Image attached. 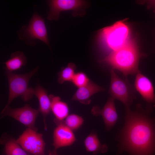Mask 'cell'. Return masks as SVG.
<instances>
[{
  "instance_id": "obj_1",
  "label": "cell",
  "mask_w": 155,
  "mask_h": 155,
  "mask_svg": "<svg viewBox=\"0 0 155 155\" xmlns=\"http://www.w3.org/2000/svg\"><path fill=\"white\" fill-rule=\"evenodd\" d=\"M125 123L117 136V154L126 152L129 155H155V115L140 104L135 110L125 108Z\"/></svg>"
},
{
  "instance_id": "obj_2",
  "label": "cell",
  "mask_w": 155,
  "mask_h": 155,
  "mask_svg": "<svg viewBox=\"0 0 155 155\" xmlns=\"http://www.w3.org/2000/svg\"><path fill=\"white\" fill-rule=\"evenodd\" d=\"M141 56L136 45L129 41L122 48L113 51L102 61L126 76L136 74L139 71L138 65Z\"/></svg>"
},
{
  "instance_id": "obj_3",
  "label": "cell",
  "mask_w": 155,
  "mask_h": 155,
  "mask_svg": "<svg viewBox=\"0 0 155 155\" xmlns=\"http://www.w3.org/2000/svg\"><path fill=\"white\" fill-rule=\"evenodd\" d=\"M39 66H37L29 72L18 74L6 70L5 75L8 83L9 94L7 102L3 109L9 106L13 100L19 96L25 102L32 99L34 94V88L28 86L29 81L38 71Z\"/></svg>"
},
{
  "instance_id": "obj_4",
  "label": "cell",
  "mask_w": 155,
  "mask_h": 155,
  "mask_svg": "<svg viewBox=\"0 0 155 155\" xmlns=\"http://www.w3.org/2000/svg\"><path fill=\"white\" fill-rule=\"evenodd\" d=\"M19 40L26 45L34 46L36 40L41 41L50 48V44L44 19L35 11L33 14L28 25H24L17 32Z\"/></svg>"
},
{
  "instance_id": "obj_5",
  "label": "cell",
  "mask_w": 155,
  "mask_h": 155,
  "mask_svg": "<svg viewBox=\"0 0 155 155\" xmlns=\"http://www.w3.org/2000/svg\"><path fill=\"white\" fill-rule=\"evenodd\" d=\"M129 30L123 22L118 21L102 29L99 37L104 44L113 51L125 45L128 42Z\"/></svg>"
},
{
  "instance_id": "obj_6",
  "label": "cell",
  "mask_w": 155,
  "mask_h": 155,
  "mask_svg": "<svg viewBox=\"0 0 155 155\" xmlns=\"http://www.w3.org/2000/svg\"><path fill=\"white\" fill-rule=\"evenodd\" d=\"M111 82L108 91L111 96L117 99L124 105L125 108H130L135 98L134 89L127 79L119 77L114 69L111 71Z\"/></svg>"
},
{
  "instance_id": "obj_7",
  "label": "cell",
  "mask_w": 155,
  "mask_h": 155,
  "mask_svg": "<svg viewBox=\"0 0 155 155\" xmlns=\"http://www.w3.org/2000/svg\"><path fill=\"white\" fill-rule=\"evenodd\" d=\"M46 2L49 8L47 18L50 21L58 20L60 13L66 11H72L75 16H82L87 4L86 1L80 0H50Z\"/></svg>"
},
{
  "instance_id": "obj_8",
  "label": "cell",
  "mask_w": 155,
  "mask_h": 155,
  "mask_svg": "<svg viewBox=\"0 0 155 155\" xmlns=\"http://www.w3.org/2000/svg\"><path fill=\"white\" fill-rule=\"evenodd\" d=\"M26 152L33 155H45L46 145L41 133L37 130L27 128L16 140Z\"/></svg>"
},
{
  "instance_id": "obj_9",
  "label": "cell",
  "mask_w": 155,
  "mask_h": 155,
  "mask_svg": "<svg viewBox=\"0 0 155 155\" xmlns=\"http://www.w3.org/2000/svg\"><path fill=\"white\" fill-rule=\"evenodd\" d=\"M40 112L38 109H34L29 104L23 107L12 108L9 106L3 109L1 113L2 118L9 116L17 120L27 128L37 130L35 127L36 118Z\"/></svg>"
},
{
  "instance_id": "obj_10",
  "label": "cell",
  "mask_w": 155,
  "mask_h": 155,
  "mask_svg": "<svg viewBox=\"0 0 155 155\" xmlns=\"http://www.w3.org/2000/svg\"><path fill=\"white\" fill-rule=\"evenodd\" d=\"M135 87L146 103V109L151 113L155 108L154 88L151 80L139 71L136 74Z\"/></svg>"
},
{
  "instance_id": "obj_11",
  "label": "cell",
  "mask_w": 155,
  "mask_h": 155,
  "mask_svg": "<svg viewBox=\"0 0 155 155\" xmlns=\"http://www.w3.org/2000/svg\"><path fill=\"white\" fill-rule=\"evenodd\" d=\"M54 121L57 124L53 132V145L55 150L72 145L76 140L73 131L62 121Z\"/></svg>"
},
{
  "instance_id": "obj_12",
  "label": "cell",
  "mask_w": 155,
  "mask_h": 155,
  "mask_svg": "<svg viewBox=\"0 0 155 155\" xmlns=\"http://www.w3.org/2000/svg\"><path fill=\"white\" fill-rule=\"evenodd\" d=\"M115 100L110 96L102 109H101L98 106H94L91 111V113L93 115L96 116L100 115L102 116L107 131L110 130L113 127L118 119Z\"/></svg>"
},
{
  "instance_id": "obj_13",
  "label": "cell",
  "mask_w": 155,
  "mask_h": 155,
  "mask_svg": "<svg viewBox=\"0 0 155 155\" xmlns=\"http://www.w3.org/2000/svg\"><path fill=\"white\" fill-rule=\"evenodd\" d=\"M48 93L47 91L40 84L38 80L35 88H34V94L38 100V109L42 116L45 130L47 129L46 117L51 111V101Z\"/></svg>"
},
{
  "instance_id": "obj_14",
  "label": "cell",
  "mask_w": 155,
  "mask_h": 155,
  "mask_svg": "<svg viewBox=\"0 0 155 155\" xmlns=\"http://www.w3.org/2000/svg\"><path fill=\"white\" fill-rule=\"evenodd\" d=\"M104 88L90 80L85 86L78 88L71 99L73 101H78L81 103L88 104L91 102V96L98 92L104 91Z\"/></svg>"
},
{
  "instance_id": "obj_15",
  "label": "cell",
  "mask_w": 155,
  "mask_h": 155,
  "mask_svg": "<svg viewBox=\"0 0 155 155\" xmlns=\"http://www.w3.org/2000/svg\"><path fill=\"white\" fill-rule=\"evenodd\" d=\"M51 101V111L55 117L54 120L62 121L69 115V109L67 104L62 101L58 96L49 95Z\"/></svg>"
},
{
  "instance_id": "obj_16",
  "label": "cell",
  "mask_w": 155,
  "mask_h": 155,
  "mask_svg": "<svg viewBox=\"0 0 155 155\" xmlns=\"http://www.w3.org/2000/svg\"><path fill=\"white\" fill-rule=\"evenodd\" d=\"M84 144L87 152L95 155L105 153L108 149L106 144H101L97 134L94 132L87 136L84 141Z\"/></svg>"
},
{
  "instance_id": "obj_17",
  "label": "cell",
  "mask_w": 155,
  "mask_h": 155,
  "mask_svg": "<svg viewBox=\"0 0 155 155\" xmlns=\"http://www.w3.org/2000/svg\"><path fill=\"white\" fill-rule=\"evenodd\" d=\"M27 59L24 53L18 51L12 53L10 58L3 63L5 70L13 72L20 69L27 63Z\"/></svg>"
},
{
  "instance_id": "obj_18",
  "label": "cell",
  "mask_w": 155,
  "mask_h": 155,
  "mask_svg": "<svg viewBox=\"0 0 155 155\" xmlns=\"http://www.w3.org/2000/svg\"><path fill=\"white\" fill-rule=\"evenodd\" d=\"M1 142L5 145V152L7 155H31L21 147L16 140L13 138H5Z\"/></svg>"
},
{
  "instance_id": "obj_19",
  "label": "cell",
  "mask_w": 155,
  "mask_h": 155,
  "mask_svg": "<svg viewBox=\"0 0 155 155\" xmlns=\"http://www.w3.org/2000/svg\"><path fill=\"white\" fill-rule=\"evenodd\" d=\"M76 68L75 65L72 63H69L65 67L62 69L58 73L57 82L62 84L66 81H71L75 74Z\"/></svg>"
},
{
  "instance_id": "obj_20",
  "label": "cell",
  "mask_w": 155,
  "mask_h": 155,
  "mask_svg": "<svg viewBox=\"0 0 155 155\" xmlns=\"http://www.w3.org/2000/svg\"><path fill=\"white\" fill-rule=\"evenodd\" d=\"M73 131L79 129L83 124L84 120L82 117L72 114L69 115L62 121Z\"/></svg>"
},
{
  "instance_id": "obj_21",
  "label": "cell",
  "mask_w": 155,
  "mask_h": 155,
  "mask_svg": "<svg viewBox=\"0 0 155 155\" xmlns=\"http://www.w3.org/2000/svg\"><path fill=\"white\" fill-rule=\"evenodd\" d=\"M90 80L84 73L79 72L75 73L71 82L75 86L79 88L86 85Z\"/></svg>"
},
{
  "instance_id": "obj_22",
  "label": "cell",
  "mask_w": 155,
  "mask_h": 155,
  "mask_svg": "<svg viewBox=\"0 0 155 155\" xmlns=\"http://www.w3.org/2000/svg\"><path fill=\"white\" fill-rule=\"evenodd\" d=\"M148 7L149 8L152 9L155 12V0H151L148 1Z\"/></svg>"
},
{
  "instance_id": "obj_23",
  "label": "cell",
  "mask_w": 155,
  "mask_h": 155,
  "mask_svg": "<svg viewBox=\"0 0 155 155\" xmlns=\"http://www.w3.org/2000/svg\"><path fill=\"white\" fill-rule=\"evenodd\" d=\"M56 151L55 150L52 151L49 150V155H57Z\"/></svg>"
}]
</instances>
